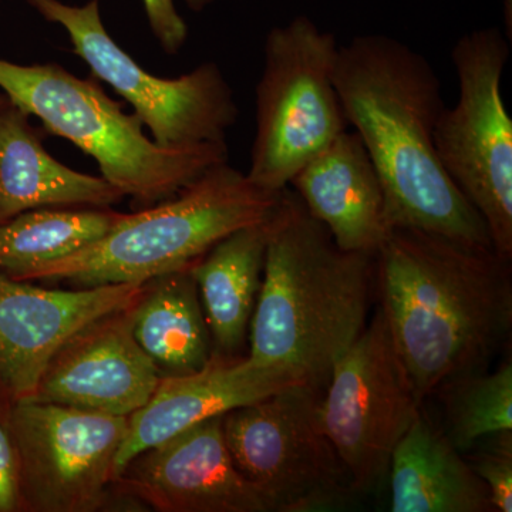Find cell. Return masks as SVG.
I'll return each mask as SVG.
<instances>
[{"instance_id": "27", "label": "cell", "mask_w": 512, "mask_h": 512, "mask_svg": "<svg viewBox=\"0 0 512 512\" xmlns=\"http://www.w3.org/2000/svg\"><path fill=\"white\" fill-rule=\"evenodd\" d=\"M0 103H2V100H0Z\"/></svg>"}, {"instance_id": "7", "label": "cell", "mask_w": 512, "mask_h": 512, "mask_svg": "<svg viewBox=\"0 0 512 512\" xmlns=\"http://www.w3.org/2000/svg\"><path fill=\"white\" fill-rule=\"evenodd\" d=\"M510 40L500 29H477L451 50L458 82L444 107L434 147L450 180L483 218L494 251L512 258V120L503 97Z\"/></svg>"}, {"instance_id": "10", "label": "cell", "mask_w": 512, "mask_h": 512, "mask_svg": "<svg viewBox=\"0 0 512 512\" xmlns=\"http://www.w3.org/2000/svg\"><path fill=\"white\" fill-rule=\"evenodd\" d=\"M421 407L379 309L333 366L320 403L323 427L357 494L386 478L394 448Z\"/></svg>"}, {"instance_id": "16", "label": "cell", "mask_w": 512, "mask_h": 512, "mask_svg": "<svg viewBox=\"0 0 512 512\" xmlns=\"http://www.w3.org/2000/svg\"><path fill=\"white\" fill-rule=\"evenodd\" d=\"M289 188L342 251L376 255L389 234L382 180L349 128L303 165Z\"/></svg>"}, {"instance_id": "8", "label": "cell", "mask_w": 512, "mask_h": 512, "mask_svg": "<svg viewBox=\"0 0 512 512\" xmlns=\"http://www.w3.org/2000/svg\"><path fill=\"white\" fill-rule=\"evenodd\" d=\"M323 390L291 384L222 416L235 466L271 512L336 510L359 495L323 427Z\"/></svg>"}, {"instance_id": "23", "label": "cell", "mask_w": 512, "mask_h": 512, "mask_svg": "<svg viewBox=\"0 0 512 512\" xmlns=\"http://www.w3.org/2000/svg\"><path fill=\"white\" fill-rule=\"evenodd\" d=\"M488 439L471 461L477 476L487 485L494 511H512V430L501 431Z\"/></svg>"}, {"instance_id": "26", "label": "cell", "mask_w": 512, "mask_h": 512, "mask_svg": "<svg viewBox=\"0 0 512 512\" xmlns=\"http://www.w3.org/2000/svg\"><path fill=\"white\" fill-rule=\"evenodd\" d=\"M507 5L511 6V0H507Z\"/></svg>"}, {"instance_id": "15", "label": "cell", "mask_w": 512, "mask_h": 512, "mask_svg": "<svg viewBox=\"0 0 512 512\" xmlns=\"http://www.w3.org/2000/svg\"><path fill=\"white\" fill-rule=\"evenodd\" d=\"M303 383L281 369L252 365L215 353L192 375L161 377L146 406L128 416L126 439L114 466V481L141 451L170 439L202 420L254 403L291 384Z\"/></svg>"}, {"instance_id": "17", "label": "cell", "mask_w": 512, "mask_h": 512, "mask_svg": "<svg viewBox=\"0 0 512 512\" xmlns=\"http://www.w3.org/2000/svg\"><path fill=\"white\" fill-rule=\"evenodd\" d=\"M123 198L106 178L55 160L29 114L9 99L0 103V224L39 208H109Z\"/></svg>"}, {"instance_id": "12", "label": "cell", "mask_w": 512, "mask_h": 512, "mask_svg": "<svg viewBox=\"0 0 512 512\" xmlns=\"http://www.w3.org/2000/svg\"><path fill=\"white\" fill-rule=\"evenodd\" d=\"M147 284L43 289L0 271V383L30 399L56 353L93 322L130 308Z\"/></svg>"}, {"instance_id": "24", "label": "cell", "mask_w": 512, "mask_h": 512, "mask_svg": "<svg viewBox=\"0 0 512 512\" xmlns=\"http://www.w3.org/2000/svg\"><path fill=\"white\" fill-rule=\"evenodd\" d=\"M195 12H201L214 0H184ZM151 32L168 55L180 52L187 42L188 28L178 13L175 0H143Z\"/></svg>"}, {"instance_id": "6", "label": "cell", "mask_w": 512, "mask_h": 512, "mask_svg": "<svg viewBox=\"0 0 512 512\" xmlns=\"http://www.w3.org/2000/svg\"><path fill=\"white\" fill-rule=\"evenodd\" d=\"M338 50L336 37L306 16L266 35L247 173L258 187L284 191L303 165L348 130L333 83Z\"/></svg>"}, {"instance_id": "13", "label": "cell", "mask_w": 512, "mask_h": 512, "mask_svg": "<svg viewBox=\"0 0 512 512\" xmlns=\"http://www.w3.org/2000/svg\"><path fill=\"white\" fill-rule=\"evenodd\" d=\"M222 416L141 451L114 484L160 512H271L235 466Z\"/></svg>"}, {"instance_id": "11", "label": "cell", "mask_w": 512, "mask_h": 512, "mask_svg": "<svg viewBox=\"0 0 512 512\" xmlns=\"http://www.w3.org/2000/svg\"><path fill=\"white\" fill-rule=\"evenodd\" d=\"M20 500L37 512H94L109 500L128 417L15 400L8 423Z\"/></svg>"}, {"instance_id": "9", "label": "cell", "mask_w": 512, "mask_h": 512, "mask_svg": "<svg viewBox=\"0 0 512 512\" xmlns=\"http://www.w3.org/2000/svg\"><path fill=\"white\" fill-rule=\"evenodd\" d=\"M47 22L66 30L73 52L97 79L110 84L133 106L153 141L164 148L227 144L238 120L234 90L220 66L205 62L178 79L146 72L109 35L101 22L99 0L70 6L60 0H26Z\"/></svg>"}, {"instance_id": "5", "label": "cell", "mask_w": 512, "mask_h": 512, "mask_svg": "<svg viewBox=\"0 0 512 512\" xmlns=\"http://www.w3.org/2000/svg\"><path fill=\"white\" fill-rule=\"evenodd\" d=\"M6 99L99 164L101 177L138 205L174 197L215 165L228 163L227 144L164 148L144 136L136 114H126L92 80L56 63L22 64L0 59Z\"/></svg>"}, {"instance_id": "20", "label": "cell", "mask_w": 512, "mask_h": 512, "mask_svg": "<svg viewBox=\"0 0 512 512\" xmlns=\"http://www.w3.org/2000/svg\"><path fill=\"white\" fill-rule=\"evenodd\" d=\"M190 268L147 282L146 292L131 308L134 338L161 377L200 372L215 355Z\"/></svg>"}, {"instance_id": "22", "label": "cell", "mask_w": 512, "mask_h": 512, "mask_svg": "<svg viewBox=\"0 0 512 512\" xmlns=\"http://www.w3.org/2000/svg\"><path fill=\"white\" fill-rule=\"evenodd\" d=\"M443 404L444 433L461 453L485 437L512 430V365L495 372L464 373L446 380L436 390Z\"/></svg>"}, {"instance_id": "4", "label": "cell", "mask_w": 512, "mask_h": 512, "mask_svg": "<svg viewBox=\"0 0 512 512\" xmlns=\"http://www.w3.org/2000/svg\"><path fill=\"white\" fill-rule=\"evenodd\" d=\"M281 194L258 187L228 163L218 164L174 197L121 215L99 241L33 269L20 281L147 284L190 268L232 232L268 220Z\"/></svg>"}, {"instance_id": "18", "label": "cell", "mask_w": 512, "mask_h": 512, "mask_svg": "<svg viewBox=\"0 0 512 512\" xmlns=\"http://www.w3.org/2000/svg\"><path fill=\"white\" fill-rule=\"evenodd\" d=\"M421 407L389 466L393 512H491L487 485Z\"/></svg>"}, {"instance_id": "2", "label": "cell", "mask_w": 512, "mask_h": 512, "mask_svg": "<svg viewBox=\"0 0 512 512\" xmlns=\"http://www.w3.org/2000/svg\"><path fill=\"white\" fill-rule=\"evenodd\" d=\"M384 319L421 402L483 370L510 339L511 259L416 228H392L375 255Z\"/></svg>"}, {"instance_id": "14", "label": "cell", "mask_w": 512, "mask_h": 512, "mask_svg": "<svg viewBox=\"0 0 512 512\" xmlns=\"http://www.w3.org/2000/svg\"><path fill=\"white\" fill-rule=\"evenodd\" d=\"M131 308L74 335L50 360L29 400L121 417L146 406L161 375L134 338Z\"/></svg>"}, {"instance_id": "25", "label": "cell", "mask_w": 512, "mask_h": 512, "mask_svg": "<svg viewBox=\"0 0 512 512\" xmlns=\"http://www.w3.org/2000/svg\"><path fill=\"white\" fill-rule=\"evenodd\" d=\"M22 505L19 468L8 427L0 419V512H12Z\"/></svg>"}, {"instance_id": "1", "label": "cell", "mask_w": 512, "mask_h": 512, "mask_svg": "<svg viewBox=\"0 0 512 512\" xmlns=\"http://www.w3.org/2000/svg\"><path fill=\"white\" fill-rule=\"evenodd\" d=\"M333 83L382 180L389 228L493 248L483 218L437 157L434 131L446 103L429 60L394 37L360 35L339 46Z\"/></svg>"}, {"instance_id": "19", "label": "cell", "mask_w": 512, "mask_h": 512, "mask_svg": "<svg viewBox=\"0 0 512 512\" xmlns=\"http://www.w3.org/2000/svg\"><path fill=\"white\" fill-rule=\"evenodd\" d=\"M271 217L232 232L190 268L217 355L234 356L247 338L264 274Z\"/></svg>"}, {"instance_id": "21", "label": "cell", "mask_w": 512, "mask_h": 512, "mask_svg": "<svg viewBox=\"0 0 512 512\" xmlns=\"http://www.w3.org/2000/svg\"><path fill=\"white\" fill-rule=\"evenodd\" d=\"M107 208H39L0 224V271L23 279L33 269L74 254L103 238L119 222Z\"/></svg>"}, {"instance_id": "3", "label": "cell", "mask_w": 512, "mask_h": 512, "mask_svg": "<svg viewBox=\"0 0 512 512\" xmlns=\"http://www.w3.org/2000/svg\"><path fill=\"white\" fill-rule=\"evenodd\" d=\"M373 285L375 255L336 247L285 188L269 221L247 359L325 389L333 366L367 326Z\"/></svg>"}]
</instances>
